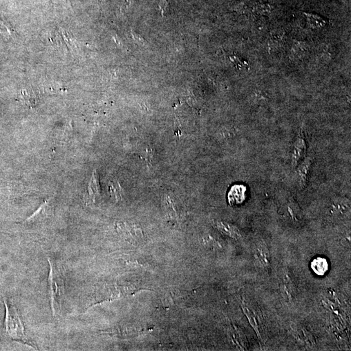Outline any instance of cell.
<instances>
[{
  "instance_id": "1",
  "label": "cell",
  "mask_w": 351,
  "mask_h": 351,
  "mask_svg": "<svg viewBox=\"0 0 351 351\" xmlns=\"http://www.w3.org/2000/svg\"><path fill=\"white\" fill-rule=\"evenodd\" d=\"M48 262L50 269L48 276L49 296L51 310L53 316H55L60 312V308L64 299V279L59 268L50 258H48Z\"/></svg>"
},
{
  "instance_id": "2",
  "label": "cell",
  "mask_w": 351,
  "mask_h": 351,
  "mask_svg": "<svg viewBox=\"0 0 351 351\" xmlns=\"http://www.w3.org/2000/svg\"><path fill=\"white\" fill-rule=\"evenodd\" d=\"M6 306L5 326L7 333L11 338L27 343L25 329L14 304L10 299L4 298Z\"/></svg>"
},
{
  "instance_id": "3",
  "label": "cell",
  "mask_w": 351,
  "mask_h": 351,
  "mask_svg": "<svg viewBox=\"0 0 351 351\" xmlns=\"http://www.w3.org/2000/svg\"><path fill=\"white\" fill-rule=\"evenodd\" d=\"M306 151H307V145H306V138L304 129L302 127L299 135L297 136L292 148V167L293 168H297L299 163L306 157Z\"/></svg>"
},
{
  "instance_id": "4",
  "label": "cell",
  "mask_w": 351,
  "mask_h": 351,
  "mask_svg": "<svg viewBox=\"0 0 351 351\" xmlns=\"http://www.w3.org/2000/svg\"><path fill=\"white\" fill-rule=\"evenodd\" d=\"M329 212L331 216L337 219H344L350 216V200L345 198H338L332 201Z\"/></svg>"
},
{
  "instance_id": "5",
  "label": "cell",
  "mask_w": 351,
  "mask_h": 351,
  "mask_svg": "<svg viewBox=\"0 0 351 351\" xmlns=\"http://www.w3.org/2000/svg\"><path fill=\"white\" fill-rule=\"evenodd\" d=\"M254 256L256 264L262 269H269L270 254L264 242H258L254 249Z\"/></svg>"
},
{
  "instance_id": "6",
  "label": "cell",
  "mask_w": 351,
  "mask_h": 351,
  "mask_svg": "<svg viewBox=\"0 0 351 351\" xmlns=\"http://www.w3.org/2000/svg\"><path fill=\"white\" fill-rule=\"evenodd\" d=\"M312 162V158L305 157L303 162L299 163L298 166L297 167L299 184H300L302 189L305 188L306 183H307Z\"/></svg>"
},
{
  "instance_id": "7",
  "label": "cell",
  "mask_w": 351,
  "mask_h": 351,
  "mask_svg": "<svg viewBox=\"0 0 351 351\" xmlns=\"http://www.w3.org/2000/svg\"><path fill=\"white\" fill-rule=\"evenodd\" d=\"M247 188L243 185H235L228 194L229 204L237 205L242 204L245 200Z\"/></svg>"
},
{
  "instance_id": "8",
  "label": "cell",
  "mask_w": 351,
  "mask_h": 351,
  "mask_svg": "<svg viewBox=\"0 0 351 351\" xmlns=\"http://www.w3.org/2000/svg\"><path fill=\"white\" fill-rule=\"evenodd\" d=\"M216 227L221 233L235 239H239L242 237L240 230L236 226L225 222L218 221L216 223Z\"/></svg>"
},
{
  "instance_id": "9",
  "label": "cell",
  "mask_w": 351,
  "mask_h": 351,
  "mask_svg": "<svg viewBox=\"0 0 351 351\" xmlns=\"http://www.w3.org/2000/svg\"><path fill=\"white\" fill-rule=\"evenodd\" d=\"M311 268L318 276H324L329 269V264L326 258L317 257L311 262Z\"/></svg>"
},
{
  "instance_id": "10",
  "label": "cell",
  "mask_w": 351,
  "mask_h": 351,
  "mask_svg": "<svg viewBox=\"0 0 351 351\" xmlns=\"http://www.w3.org/2000/svg\"><path fill=\"white\" fill-rule=\"evenodd\" d=\"M282 289H283L284 295L285 296L287 297L288 299H292L295 288L294 283L292 282V278L288 272H284L283 288Z\"/></svg>"
},
{
  "instance_id": "11",
  "label": "cell",
  "mask_w": 351,
  "mask_h": 351,
  "mask_svg": "<svg viewBox=\"0 0 351 351\" xmlns=\"http://www.w3.org/2000/svg\"><path fill=\"white\" fill-rule=\"evenodd\" d=\"M308 24L312 28H321L325 26L326 22L319 16L310 13H305Z\"/></svg>"
},
{
  "instance_id": "12",
  "label": "cell",
  "mask_w": 351,
  "mask_h": 351,
  "mask_svg": "<svg viewBox=\"0 0 351 351\" xmlns=\"http://www.w3.org/2000/svg\"><path fill=\"white\" fill-rule=\"evenodd\" d=\"M284 33L280 30H275L270 33L269 37L270 45L273 48L280 46L284 40Z\"/></svg>"
},
{
  "instance_id": "13",
  "label": "cell",
  "mask_w": 351,
  "mask_h": 351,
  "mask_svg": "<svg viewBox=\"0 0 351 351\" xmlns=\"http://www.w3.org/2000/svg\"><path fill=\"white\" fill-rule=\"evenodd\" d=\"M254 11L258 15H267L271 11V8L268 4H258L254 8Z\"/></svg>"
},
{
  "instance_id": "14",
  "label": "cell",
  "mask_w": 351,
  "mask_h": 351,
  "mask_svg": "<svg viewBox=\"0 0 351 351\" xmlns=\"http://www.w3.org/2000/svg\"><path fill=\"white\" fill-rule=\"evenodd\" d=\"M306 50H307V48H306L305 44L302 43V42L295 44L292 48V51L294 54L299 57L305 54V53L306 52Z\"/></svg>"
}]
</instances>
